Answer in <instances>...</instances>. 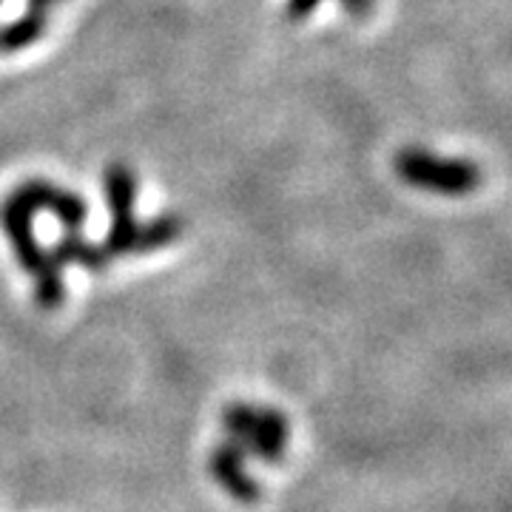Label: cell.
Returning <instances> with one entry per match:
<instances>
[{
  "instance_id": "6da1fadb",
  "label": "cell",
  "mask_w": 512,
  "mask_h": 512,
  "mask_svg": "<svg viewBox=\"0 0 512 512\" xmlns=\"http://www.w3.org/2000/svg\"><path fill=\"white\" fill-rule=\"evenodd\" d=\"M393 168L402 183L421 188V191H433L439 197H467L484 180L481 168L473 160L439 157L419 146L402 148L393 157Z\"/></svg>"
},
{
  "instance_id": "4fadbf2b",
  "label": "cell",
  "mask_w": 512,
  "mask_h": 512,
  "mask_svg": "<svg viewBox=\"0 0 512 512\" xmlns=\"http://www.w3.org/2000/svg\"><path fill=\"white\" fill-rule=\"evenodd\" d=\"M60 0H26V9H32V12H43V15H49L52 9H55Z\"/></svg>"
},
{
  "instance_id": "5b68a950",
  "label": "cell",
  "mask_w": 512,
  "mask_h": 512,
  "mask_svg": "<svg viewBox=\"0 0 512 512\" xmlns=\"http://www.w3.org/2000/svg\"><path fill=\"white\" fill-rule=\"evenodd\" d=\"M222 424H225V433H228V444H234L242 456L262 458V461H282L285 450H279L274 444L262 439L259 433V424H256V407L254 404L234 402L225 407L222 413Z\"/></svg>"
},
{
  "instance_id": "8fae6325",
  "label": "cell",
  "mask_w": 512,
  "mask_h": 512,
  "mask_svg": "<svg viewBox=\"0 0 512 512\" xmlns=\"http://www.w3.org/2000/svg\"><path fill=\"white\" fill-rule=\"evenodd\" d=\"M339 3H342L345 15L353 20H367L370 12H373V6H376V0H339Z\"/></svg>"
},
{
  "instance_id": "52a82bcc",
  "label": "cell",
  "mask_w": 512,
  "mask_h": 512,
  "mask_svg": "<svg viewBox=\"0 0 512 512\" xmlns=\"http://www.w3.org/2000/svg\"><path fill=\"white\" fill-rule=\"evenodd\" d=\"M52 259H55L60 268H83V271H92V274H103L109 268V254L103 251V245H97L92 239H86L80 231H66L63 237L57 239L52 245Z\"/></svg>"
},
{
  "instance_id": "7c38bea8",
  "label": "cell",
  "mask_w": 512,
  "mask_h": 512,
  "mask_svg": "<svg viewBox=\"0 0 512 512\" xmlns=\"http://www.w3.org/2000/svg\"><path fill=\"white\" fill-rule=\"evenodd\" d=\"M322 0H288V18L291 20H308L319 9Z\"/></svg>"
},
{
  "instance_id": "9c48e42d",
  "label": "cell",
  "mask_w": 512,
  "mask_h": 512,
  "mask_svg": "<svg viewBox=\"0 0 512 512\" xmlns=\"http://www.w3.org/2000/svg\"><path fill=\"white\" fill-rule=\"evenodd\" d=\"M185 222L180 214H160L154 220H148L146 225L140 222L137 228V239H134V254H154L163 251L168 245H174L177 239L183 237Z\"/></svg>"
},
{
  "instance_id": "3957f363",
  "label": "cell",
  "mask_w": 512,
  "mask_h": 512,
  "mask_svg": "<svg viewBox=\"0 0 512 512\" xmlns=\"http://www.w3.org/2000/svg\"><path fill=\"white\" fill-rule=\"evenodd\" d=\"M9 197L20 202L32 214H40V211L52 214L63 225V231H80L89 220V202L80 194H74L69 188H60L49 180H37V177L23 180Z\"/></svg>"
},
{
  "instance_id": "8992f818",
  "label": "cell",
  "mask_w": 512,
  "mask_h": 512,
  "mask_svg": "<svg viewBox=\"0 0 512 512\" xmlns=\"http://www.w3.org/2000/svg\"><path fill=\"white\" fill-rule=\"evenodd\" d=\"M208 470H211V478L239 504H256L262 498L259 481L245 470V456L234 444H228V441L220 444L208 458Z\"/></svg>"
},
{
  "instance_id": "7a4b0ae2",
  "label": "cell",
  "mask_w": 512,
  "mask_h": 512,
  "mask_svg": "<svg viewBox=\"0 0 512 512\" xmlns=\"http://www.w3.org/2000/svg\"><path fill=\"white\" fill-rule=\"evenodd\" d=\"M103 191L109 205V234L103 239V251L109 259L134 254V239H137V174L123 163H111L103 171Z\"/></svg>"
},
{
  "instance_id": "ba28073f",
  "label": "cell",
  "mask_w": 512,
  "mask_h": 512,
  "mask_svg": "<svg viewBox=\"0 0 512 512\" xmlns=\"http://www.w3.org/2000/svg\"><path fill=\"white\" fill-rule=\"evenodd\" d=\"M46 29H49V15L26 9L20 18L0 26V55H15L35 46L37 40L46 35Z\"/></svg>"
},
{
  "instance_id": "5bb4252c",
  "label": "cell",
  "mask_w": 512,
  "mask_h": 512,
  "mask_svg": "<svg viewBox=\"0 0 512 512\" xmlns=\"http://www.w3.org/2000/svg\"><path fill=\"white\" fill-rule=\"evenodd\" d=\"M3 3H6V0H0V6H3Z\"/></svg>"
},
{
  "instance_id": "30bf717a",
  "label": "cell",
  "mask_w": 512,
  "mask_h": 512,
  "mask_svg": "<svg viewBox=\"0 0 512 512\" xmlns=\"http://www.w3.org/2000/svg\"><path fill=\"white\" fill-rule=\"evenodd\" d=\"M35 302L43 311H57L66 302V279H63V268L57 265L52 271L40 274L35 279Z\"/></svg>"
},
{
  "instance_id": "277c9868",
  "label": "cell",
  "mask_w": 512,
  "mask_h": 512,
  "mask_svg": "<svg viewBox=\"0 0 512 512\" xmlns=\"http://www.w3.org/2000/svg\"><path fill=\"white\" fill-rule=\"evenodd\" d=\"M0 228H3V234L9 239L12 251L18 256L20 268L32 276V279H37L40 274H46V271H52V268H57V262L52 259V254L37 242L35 214L26 211V208H23L20 202L12 200V197H6V200L0 202Z\"/></svg>"
}]
</instances>
